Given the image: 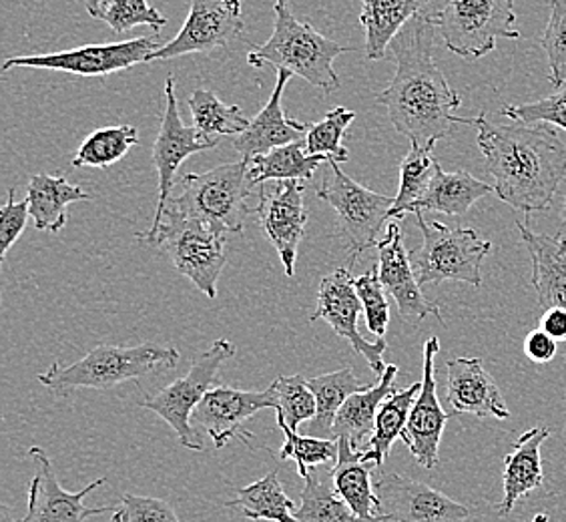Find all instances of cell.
I'll return each instance as SVG.
<instances>
[{
  "mask_svg": "<svg viewBox=\"0 0 566 522\" xmlns=\"http://www.w3.org/2000/svg\"><path fill=\"white\" fill-rule=\"evenodd\" d=\"M275 24L265 43L248 53V65L262 69L272 65L290 71L324 93H336L339 76L334 71V59L348 53V46L317 33L310 22L297 21L290 11L287 0H275Z\"/></svg>",
  "mask_w": 566,
  "mask_h": 522,
  "instance_id": "3",
  "label": "cell"
},
{
  "mask_svg": "<svg viewBox=\"0 0 566 522\" xmlns=\"http://www.w3.org/2000/svg\"><path fill=\"white\" fill-rule=\"evenodd\" d=\"M241 31V0H191V9L181 31L175 34L174 41L153 53L147 63L169 61L191 53H211L235 41Z\"/></svg>",
  "mask_w": 566,
  "mask_h": 522,
  "instance_id": "13",
  "label": "cell"
},
{
  "mask_svg": "<svg viewBox=\"0 0 566 522\" xmlns=\"http://www.w3.org/2000/svg\"><path fill=\"white\" fill-rule=\"evenodd\" d=\"M139 143V133L133 125H115L93 130L73 157V167L107 169L123 159Z\"/></svg>",
  "mask_w": 566,
  "mask_h": 522,
  "instance_id": "37",
  "label": "cell"
},
{
  "mask_svg": "<svg viewBox=\"0 0 566 522\" xmlns=\"http://www.w3.org/2000/svg\"><path fill=\"white\" fill-rule=\"evenodd\" d=\"M310 388L316 396V418L310 422V436L336 440L334 438V422L339 408L346 404L352 394L370 388V384H364L352 368L322 374L307 380Z\"/></svg>",
  "mask_w": 566,
  "mask_h": 522,
  "instance_id": "31",
  "label": "cell"
},
{
  "mask_svg": "<svg viewBox=\"0 0 566 522\" xmlns=\"http://www.w3.org/2000/svg\"><path fill=\"white\" fill-rule=\"evenodd\" d=\"M111 522H181L174 507L161 499L125 494Z\"/></svg>",
  "mask_w": 566,
  "mask_h": 522,
  "instance_id": "45",
  "label": "cell"
},
{
  "mask_svg": "<svg viewBox=\"0 0 566 522\" xmlns=\"http://www.w3.org/2000/svg\"><path fill=\"white\" fill-rule=\"evenodd\" d=\"M277 418V426L283 432L282 450L277 452L280 460H294L297 464V474L302 479H307L312 468L322 467L336 462L338 458V440H326V438H316V436L300 435L292 430L290 426L283 422V418Z\"/></svg>",
  "mask_w": 566,
  "mask_h": 522,
  "instance_id": "39",
  "label": "cell"
},
{
  "mask_svg": "<svg viewBox=\"0 0 566 522\" xmlns=\"http://www.w3.org/2000/svg\"><path fill=\"white\" fill-rule=\"evenodd\" d=\"M235 356V346L226 337L216 340L211 348L197 356L196 362L184 378L171 382L157 394L147 396L143 400V408L157 414L161 420L174 428L177 440L181 447L201 452L203 438L191 425V416L196 413L199 403L206 398L211 388H216L219 382L221 366Z\"/></svg>",
  "mask_w": 566,
  "mask_h": 522,
  "instance_id": "9",
  "label": "cell"
},
{
  "mask_svg": "<svg viewBox=\"0 0 566 522\" xmlns=\"http://www.w3.org/2000/svg\"><path fill=\"white\" fill-rule=\"evenodd\" d=\"M556 340L548 336L541 327L533 330L526 340H524V354L526 358L534 362V364H546L556 356Z\"/></svg>",
  "mask_w": 566,
  "mask_h": 522,
  "instance_id": "47",
  "label": "cell"
},
{
  "mask_svg": "<svg viewBox=\"0 0 566 522\" xmlns=\"http://www.w3.org/2000/svg\"><path fill=\"white\" fill-rule=\"evenodd\" d=\"M354 119H356L354 111L344 109V107L329 111L326 117L314 123L310 133L305 135L307 155H326L338 164L349 161V152L342 145V139Z\"/></svg>",
  "mask_w": 566,
  "mask_h": 522,
  "instance_id": "40",
  "label": "cell"
},
{
  "mask_svg": "<svg viewBox=\"0 0 566 522\" xmlns=\"http://www.w3.org/2000/svg\"><path fill=\"white\" fill-rule=\"evenodd\" d=\"M548 436H551L548 428L534 426L514 442V450L502 460L504 497L499 504L501 516H509L524 497L543 487L545 472H543L541 447Z\"/></svg>",
  "mask_w": 566,
  "mask_h": 522,
  "instance_id": "24",
  "label": "cell"
},
{
  "mask_svg": "<svg viewBox=\"0 0 566 522\" xmlns=\"http://www.w3.org/2000/svg\"><path fill=\"white\" fill-rule=\"evenodd\" d=\"M415 218L422 231V248L410 253L418 283L464 282L482 288L480 268L491 253V241L482 240L474 229L428 223L422 211Z\"/></svg>",
  "mask_w": 566,
  "mask_h": 522,
  "instance_id": "7",
  "label": "cell"
},
{
  "mask_svg": "<svg viewBox=\"0 0 566 522\" xmlns=\"http://www.w3.org/2000/svg\"><path fill=\"white\" fill-rule=\"evenodd\" d=\"M560 218H563V223H565V228H566V194H565V201H563V211H560Z\"/></svg>",
  "mask_w": 566,
  "mask_h": 522,
  "instance_id": "51",
  "label": "cell"
},
{
  "mask_svg": "<svg viewBox=\"0 0 566 522\" xmlns=\"http://www.w3.org/2000/svg\"><path fill=\"white\" fill-rule=\"evenodd\" d=\"M376 250L381 285L386 294L392 295L400 316L410 324H420L428 316L438 317V322L444 324L440 307L428 302L422 294V285L416 278L410 253L403 248V233L398 223L388 228L386 238L376 243Z\"/></svg>",
  "mask_w": 566,
  "mask_h": 522,
  "instance_id": "20",
  "label": "cell"
},
{
  "mask_svg": "<svg viewBox=\"0 0 566 522\" xmlns=\"http://www.w3.org/2000/svg\"><path fill=\"white\" fill-rule=\"evenodd\" d=\"M436 27L430 14H418L390 44L396 73L390 85L376 95L386 107L394 129L410 145L434 149L457 125H474V119L454 115L462 97L448 85L434 63Z\"/></svg>",
  "mask_w": 566,
  "mask_h": 522,
  "instance_id": "1",
  "label": "cell"
},
{
  "mask_svg": "<svg viewBox=\"0 0 566 522\" xmlns=\"http://www.w3.org/2000/svg\"><path fill=\"white\" fill-rule=\"evenodd\" d=\"M356 292L359 295V302L364 307V316L366 324L374 336H386V330L390 324V305L386 297V290L380 282V272H378V263L371 265L370 270L361 273L359 278L354 280Z\"/></svg>",
  "mask_w": 566,
  "mask_h": 522,
  "instance_id": "42",
  "label": "cell"
},
{
  "mask_svg": "<svg viewBox=\"0 0 566 522\" xmlns=\"http://www.w3.org/2000/svg\"><path fill=\"white\" fill-rule=\"evenodd\" d=\"M430 21L448 51L467 61L491 55L499 39H521L514 0H447Z\"/></svg>",
  "mask_w": 566,
  "mask_h": 522,
  "instance_id": "8",
  "label": "cell"
},
{
  "mask_svg": "<svg viewBox=\"0 0 566 522\" xmlns=\"http://www.w3.org/2000/svg\"><path fill=\"white\" fill-rule=\"evenodd\" d=\"M438 352H440V340L436 336L430 337L424 344L422 390L410 410V418L402 435V442L412 452L416 462L428 470L438 467L440 462V440L444 435L448 420L452 418V414L447 413L438 400L434 370Z\"/></svg>",
  "mask_w": 566,
  "mask_h": 522,
  "instance_id": "18",
  "label": "cell"
},
{
  "mask_svg": "<svg viewBox=\"0 0 566 522\" xmlns=\"http://www.w3.org/2000/svg\"><path fill=\"white\" fill-rule=\"evenodd\" d=\"M33 458L34 477L29 487V511L21 522H85L88 516H98L115 511L113 507L87 509L83 501L93 490L103 487L107 479L93 480L85 489L66 492L56 479L53 460L41 447L29 448Z\"/></svg>",
  "mask_w": 566,
  "mask_h": 522,
  "instance_id": "16",
  "label": "cell"
},
{
  "mask_svg": "<svg viewBox=\"0 0 566 522\" xmlns=\"http://www.w3.org/2000/svg\"><path fill=\"white\" fill-rule=\"evenodd\" d=\"M29 206L34 228L49 233H59L66 226L69 206L76 201L93 199L91 194L66 181L63 175L39 174L29 184Z\"/></svg>",
  "mask_w": 566,
  "mask_h": 522,
  "instance_id": "28",
  "label": "cell"
},
{
  "mask_svg": "<svg viewBox=\"0 0 566 522\" xmlns=\"http://www.w3.org/2000/svg\"><path fill=\"white\" fill-rule=\"evenodd\" d=\"M516 229L523 238L533 261V288L543 310L563 307L566 310V233L555 236L534 233L524 221H516Z\"/></svg>",
  "mask_w": 566,
  "mask_h": 522,
  "instance_id": "23",
  "label": "cell"
},
{
  "mask_svg": "<svg viewBox=\"0 0 566 522\" xmlns=\"http://www.w3.org/2000/svg\"><path fill=\"white\" fill-rule=\"evenodd\" d=\"M420 390H422V382H416L410 388L394 392L392 396L381 404L374 435L368 440V445L361 448L368 462H371L374 467L380 468L386 462V458L390 457L394 442L398 438H402L408 418H410V410H412Z\"/></svg>",
  "mask_w": 566,
  "mask_h": 522,
  "instance_id": "32",
  "label": "cell"
},
{
  "mask_svg": "<svg viewBox=\"0 0 566 522\" xmlns=\"http://www.w3.org/2000/svg\"><path fill=\"white\" fill-rule=\"evenodd\" d=\"M161 46L164 44L157 36H137L123 43L85 44L49 55L14 56L4 61L2 71L7 73L11 69L27 66L78 76H107L147 63Z\"/></svg>",
  "mask_w": 566,
  "mask_h": 522,
  "instance_id": "11",
  "label": "cell"
},
{
  "mask_svg": "<svg viewBox=\"0 0 566 522\" xmlns=\"http://www.w3.org/2000/svg\"><path fill=\"white\" fill-rule=\"evenodd\" d=\"M486 171L501 201L524 216L546 211L566 179V142L545 123L496 125L486 113L474 119Z\"/></svg>",
  "mask_w": 566,
  "mask_h": 522,
  "instance_id": "2",
  "label": "cell"
},
{
  "mask_svg": "<svg viewBox=\"0 0 566 522\" xmlns=\"http://www.w3.org/2000/svg\"><path fill=\"white\" fill-rule=\"evenodd\" d=\"M294 516L300 522H390L386 514L374 521L359 519L358 514L349 511L348 504L339 499L332 479L319 477L316 468H312L305 479L302 502L295 509Z\"/></svg>",
  "mask_w": 566,
  "mask_h": 522,
  "instance_id": "35",
  "label": "cell"
},
{
  "mask_svg": "<svg viewBox=\"0 0 566 522\" xmlns=\"http://www.w3.org/2000/svg\"><path fill=\"white\" fill-rule=\"evenodd\" d=\"M179 359L181 354L177 349L159 344L97 346L71 366L55 362L39 376V382L56 394L78 388L107 390L125 382L139 380L153 372L174 370Z\"/></svg>",
  "mask_w": 566,
  "mask_h": 522,
  "instance_id": "4",
  "label": "cell"
},
{
  "mask_svg": "<svg viewBox=\"0 0 566 522\" xmlns=\"http://www.w3.org/2000/svg\"><path fill=\"white\" fill-rule=\"evenodd\" d=\"M491 194H496L494 186L480 181L469 171L447 174L442 165H438L432 184L416 206L415 216L420 211H438L450 218H464L470 207Z\"/></svg>",
  "mask_w": 566,
  "mask_h": 522,
  "instance_id": "29",
  "label": "cell"
},
{
  "mask_svg": "<svg viewBox=\"0 0 566 522\" xmlns=\"http://www.w3.org/2000/svg\"><path fill=\"white\" fill-rule=\"evenodd\" d=\"M398 376V366L388 364L386 372L381 374L378 384L370 386L368 390L356 392L352 394L346 404L339 408L336 422H334V438H348L349 445L354 448H361L368 445L374 428H376V418L380 413L381 404L386 403L394 392L398 388L394 386V380Z\"/></svg>",
  "mask_w": 566,
  "mask_h": 522,
  "instance_id": "26",
  "label": "cell"
},
{
  "mask_svg": "<svg viewBox=\"0 0 566 522\" xmlns=\"http://www.w3.org/2000/svg\"><path fill=\"white\" fill-rule=\"evenodd\" d=\"M137 240L159 246L174 263L175 270L193 282L209 300L218 295L219 275L228 261L226 233L221 229L165 209L159 229L153 233H137Z\"/></svg>",
  "mask_w": 566,
  "mask_h": 522,
  "instance_id": "6",
  "label": "cell"
},
{
  "mask_svg": "<svg viewBox=\"0 0 566 522\" xmlns=\"http://www.w3.org/2000/svg\"><path fill=\"white\" fill-rule=\"evenodd\" d=\"M95 19L107 22L119 34L129 33L135 27H151L159 33L167 24L164 14L155 11L147 0H113Z\"/></svg>",
  "mask_w": 566,
  "mask_h": 522,
  "instance_id": "41",
  "label": "cell"
},
{
  "mask_svg": "<svg viewBox=\"0 0 566 522\" xmlns=\"http://www.w3.org/2000/svg\"><path fill=\"white\" fill-rule=\"evenodd\" d=\"M265 408L275 410L270 388L248 392L231 388L228 384H218L197 406L196 413L191 416V425L201 426L213 440L216 448H223L233 438L250 440L251 435L243 430V425L251 416Z\"/></svg>",
  "mask_w": 566,
  "mask_h": 522,
  "instance_id": "19",
  "label": "cell"
},
{
  "mask_svg": "<svg viewBox=\"0 0 566 522\" xmlns=\"http://www.w3.org/2000/svg\"><path fill=\"white\" fill-rule=\"evenodd\" d=\"M111 2H113V0H87L85 7H87L88 14L95 19L98 12L103 11L105 7H109Z\"/></svg>",
  "mask_w": 566,
  "mask_h": 522,
  "instance_id": "48",
  "label": "cell"
},
{
  "mask_svg": "<svg viewBox=\"0 0 566 522\" xmlns=\"http://www.w3.org/2000/svg\"><path fill=\"white\" fill-rule=\"evenodd\" d=\"M528 522H551V519H548V516H546V514H536V516H534L533 521H528Z\"/></svg>",
  "mask_w": 566,
  "mask_h": 522,
  "instance_id": "49",
  "label": "cell"
},
{
  "mask_svg": "<svg viewBox=\"0 0 566 522\" xmlns=\"http://www.w3.org/2000/svg\"><path fill=\"white\" fill-rule=\"evenodd\" d=\"M359 22L366 34V56L380 61L408 22L424 12L432 0H359Z\"/></svg>",
  "mask_w": 566,
  "mask_h": 522,
  "instance_id": "27",
  "label": "cell"
},
{
  "mask_svg": "<svg viewBox=\"0 0 566 522\" xmlns=\"http://www.w3.org/2000/svg\"><path fill=\"white\" fill-rule=\"evenodd\" d=\"M270 392L275 404V413L295 432L300 430V426L316 418V396L302 374L275 378L270 384Z\"/></svg>",
  "mask_w": 566,
  "mask_h": 522,
  "instance_id": "38",
  "label": "cell"
},
{
  "mask_svg": "<svg viewBox=\"0 0 566 522\" xmlns=\"http://www.w3.org/2000/svg\"><path fill=\"white\" fill-rule=\"evenodd\" d=\"M381 501V514L390 522H469L467 504L452 501L444 492L424 482L388 474L376 482Z\"/></svg>",
  "mask_w": 566,
  "mask_h": 522,
  "instance_id": "17",
  "label": "cell"
},
{
  "mask_svg": "<svg viewBox=\"0 0 566 522\" xmlns=\"http://www.w3.org/2000/svg\"><path fill=\"white\" fill-rule=\"evenodd\" d=\"M548 59V81L555 88L566 83V0H551V19L541 39Z\"/></svg>",
  "mask_w": 566,
  "mask_h": 522,
  "instance_id": "43",
  "label": "cell"
},
{
  "mask_svg": "<svg viewBox=\"0 0 566 522\" xmlns=\"http://www.w3.org/2000/svg\"><path fill=\"white\" fill-rule=\"evenodd\" d=\"M329 174L317 187V197L334 207L339 231L348 241V250L356 260L364 251L376 248L386 219H390L394 197L381 196L368 187L359 186L339 169L338 161H327Z\"/></svg>",
  "mask_w": 566,
  "mask_h": 522,
  "instance_id": "10",
  "label": "cell"
},
{
  "mask_svg": "<svg viewBox=\"0 0 566 522\" xmlns=\"http://www.w3.org/2000/svg\"><path fill=\"white\" fill-rule=\"evenodd\" d=\"M326 155H307L305 139L275 147L250 161V181L262 187L268 181H312L319 165L327 164Z\"/></svg>",
  "mask_w": 566,
  "mask_h": 522,
  "instance_id": "30",
  "label": "cell"
},
{
  "mask_svg": "<svg viewBox=\"0 0 566 522\" xmlns=\"http://www.w3.org/2000/svg\"><path fill=\"white\" fill-rule=\"evenodd\" d=\"M447 400L452 416L472 414L476 418H511L499 384L480 358L448 359Z\"/></svg>",
  "mask_w": 566,
  "mask_h": 522,
  "instance_id": "21",
  "label": "cell"
},
{
  "mask_svg": "<svg viewBox=\"0 0 566 522\" xmlns=\"http://www.w3.org/2000/svg\"><path fill=\"white\" fill-rule=\"evenodd\" d=\"M432 152L434 149L410 145V152L400 164V186H398V194L394 197L390 218L403 219L406 213L415 216L416 206L426 196L428 187L434 179L436 169L440 165Z\"/></svg>",
  "mask_w": 566,
  "mask_h": 522,
  "instance_id": "36",
  "label": "cell"
},
{
  "mask_svg": "<svg viewBox=\"0 0 566 522\" xmlns=\"http://www.w3.org/2000/svg\"><path fill=\"white\" fill-rule=\"evenodd\" d=\"M359 314H364V307L359 302L354 278L348 268H338L319 283L316 310L310 316V322H327L339 337L348 340L349 346L356 349L359 356H364L370 370L381 376L388 368V364L384 362L388 342L386 337H378V342H368L361 336L358 332Z\"/></svg>",
  "mask_w": 566,
  "mask_h": 522,
  "instance_id": "12",
  "label": "cell"
},
{
  "mask_svg": "<svg viewBox=\"0 0 566 522\" xmlns=\"http://www.w3.org/2000/svg\"><path fill=\"white\" fill-rule=\"evenodd\" d=\"M193 127L203 139L219 143L221 137H238L250 127V121L238 105H226L209 88H196L189 98Z\"/></svg>",
  "mask_w": 566,
  "mask_h": 522,
  "instance_id": "34",
  "label": "cell"
},
{
  "mask_svg": "<svg viewBox=\"0 0 566 522\" xmlns=\"http://www.w3.org/2000/svg\"><path fill=\"white\" fill-rule=\"evenodd\" d=\"M218 143L208 142L199 135L196 127H187L179 115V103L175 95V79L169 75L165 79V113L161 121V129L153 145V164L159 175V201H157V211L153 218V226L149 233L157 231L161 221H164V211L171 191H174L175 177L179 167L184 165L187 157L196 153L216 149Z\"/></svg>",
  "mask_w": 566,
  "mask_h": 522,
  "instance_id": "14",
  "label": "cell"
},
{
  "mask_svg": "<svg viewBox=\"0 0 566 522\" xmlns=\"http://www.w3.org/2000/svg\"><path fill=\"white\" fill-rule=\"evenodd\" d=\"M371 472L374 464L368 462L364 450L352 447L348 438H338V458L329 470V479L349 511L366 521L381 516V501L371 484Z\"/></svg>",
  "mask_w": 566,
  "mask_h": 522,
  "instance_id": "25",
  "label": "cell"
},
{
  "mask_svg": "<svg viewBox=\"0 0 566 522\" xmlns=\"http://www.w3.org/2000/svg\"><path fill=\"white\" fill-rule=\"evenodd\" d=\"M228 509H241L250 521L300 522L294 516L295 507L280 482L277 472L272 470L263 479L238 492V499L226 502Z\"/></svg>",
  "mask_w": 566,
  "mask_h": 522,
  "instance_id": "33",
  "label": "cell"
},
{
  "mask_svg": "<svg viewBox=\"0 0 566 522\" xmlns=\"http://www.w3.org/2000/svg\"><path fill=\"white\" fill-rule=\"evenodd\" d=\"M292 76L294 75L290 71H283V69L277 71V81H275V87H273L265 107L250 121V127L233 139V147H235V152L240 153L243 161L250 164L253 157L265 155L275 147L302 142L312 129L310 123L287 119L283 115V91L287 87Z\"/></svg>",
  "mask_w": 566,
  "mask_h": 522,
  "instance_id": "22",
  "label": "cell"
},
{
  "mask_svg": "<svg viewBox=\"0 0 566 522\" xmlns=\"http://www.w3.org/2000/svg\"><path fill=\"white\" fill-rule=\"evenodd\" d=\"M501 115L516 123H526V125L545 123V125H556L566 130V88H560L555 95L534 101V103L502 105Z\"/></svg>",
  "mask_w": 566,
  "mask_h": 522,
  "instance_id": "44",
  "label": "cell"
},
{
  "mask_svg": "<svg viewBox=\"0 0 566 522\" xmlns=\"http://www.w3.org/2000/svg\"><path fill=\"white\" fill-rule=\"evenodd\" d=\"M29 218H31L29 199L17 201L14 189L11 187L7 201H4V206L0 209V260L4 261V255L9 253L12 246L21 238Z\"/></svg>",
  "mask_w": 566,
  "mask_h": 522,
  "instance_id": "46",
  "label": "cell"
},
{
  "mask_svg": "<svg viewBox=\"0 0 566 522\" xmlns=\"http://www.w3.org/2000/svg\"><path fill=\"white\" fill-rule=\"evenodd\" d=\"M2 522H12L11 516H9V509H7V507L2 509Z\"/></svg>",
  "mask_w": 566,
  "mask_h": 522,
  "instance_id": "50",
  "label": "cell"
},
{
  "mask_svg": "<svg viewBox=\"0 0 566 522\" xmlns=\"http://www.w3.org/2000/svg\"><path fill=\"white\" fill-rule=\"evenodd\" d=\"M304 191V181H275L272 191L260 189V203L253 207L263 233L280 253L287 278H294L295 258L307 226Z\"/></svg>",
  "mask_w": 566,
  "mask_h": 522,
  "instance_id": "15",
  "label": "cell"
},
{
  "mask_svg": "<svg viewBox=\"0 0 566 522\" xmlns=\"http://www.w3.org/2000/svg\"><path fill=\"white\" fill-rule=\"evenodd\" d=\"M253 189L250 164L241 159L206 174H187L181 179V194L171 197L165 209L199 219L223 233H243L245 221L253 213L248 206V199L255 194Z\"/></svg>",
  "mask_w": 566,
  "mask_h": 522,
  "instance_id": "5",
  "label": "cell"
}]
</instances>
